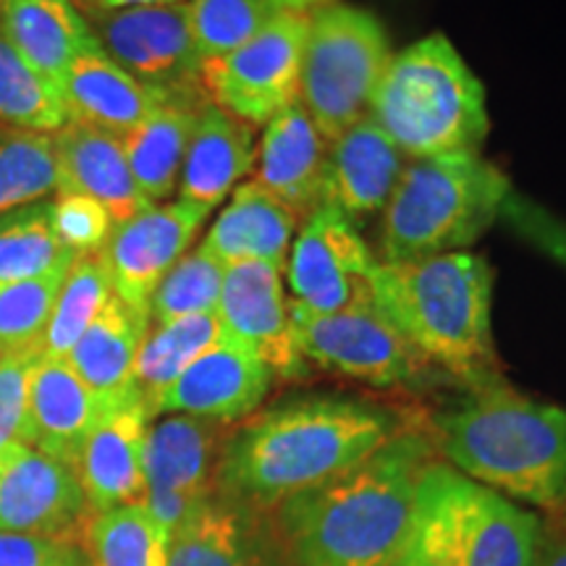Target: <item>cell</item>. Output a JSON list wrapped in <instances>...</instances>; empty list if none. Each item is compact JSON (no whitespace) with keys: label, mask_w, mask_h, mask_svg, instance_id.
<instances>
[{"label":"cell","mask_w":566,"mask_h":566,"mask_svg":"<svg viewBox=\"0 0 566 566\" xmlns=\"http://www.w3.org/2000/svg\"><path fill=\"white\" fill-rule=\"evenodd\" d=\"M113 407L84 386L66 359L40 357L30 384L32 446L59 462L76 467L80 451Z\"/></svg>","instance_id":"obj_24"},{"label":"cell","mask_w":566,"mask_h":566,"mask_svg":"<svg viewBox=\"0 0 566 566\" xmlns=\"http://www.w3.org/2000/svg\"><path fill=\"white\" fill-rule=\"evenodd\" d=\"M436 457L543 516L566 514V407L501 378L467 388L428 428Z\"/></svg>","instance_id":"obj_3"},{"label":"cell","mask_w":566,"mask_h":566,"mask_svg":"<svg viewBox=\"0 0 566 566\" xmlns=\"http://www.w3.org/2000/svg\"><path fill=\"white\" fill-rule=\"evenodd\" d=\"M263 129L252 181L304 221L323 205L325 158L331 142L300 103L273 116Z\"/></svg>","instance_id":"obj_21"},{"label":"cell","mask_w":566,"mask_h":566,"mask_svg":"<svg viewBox=\"0 0 566 566\" xmlns=\"http://www.w3.org/2000/svg\"><path fill=\"white\" fill-rule=\"evenodd\" d=\"M281 9L289 11V13H302V17H310V13H315L317 9H323V6L334 3V0H279Z\"/></svg>","instance_id":"obj_46"},{"label":"cell","mask_w":566,"mask_h":566,"mask_svg":"<svg viewBox=\"0 0 566 566\" xmlns=\"http://www.w3.org/2000/svg\"><path fill=\"white\" fill-rule=\"evenodd\" d=\"M59 187L53 134H0V216L51 200Z\"/></svg>","instance_id":"obj_35"},{"label":"cell","mask_w":566,"mask_h":566,"mask_svg":"<svg viewBox=\"0 0 566 566\" xmlns=\"http://www.w3.org/2000/svg\"><path fill=\"white\" fill-rule=\"evenodd\" d=\"M273 384L275 375L263 359L221 338L155 399L150 412L189 415L233 428L263 407Z\"/></svg>","instance_id":"obj_17"},{"label":"cell","mask_w":566,"mask_h":566,"mask_svg":"<svg viewBox=\"0 0 566 566\" xmlns=\"http://www.w3.org/2000/svg\"><path fill=\"white\" fill-rule=\"evenodd\" d=\"M63 275L66 273L0 283V357L42 352V336L51 323Z\"/></svg>","instance_id":"obj_38"},{"label":"cell","mask_w":566,"mask_h":566,"mask_svg":"<svg viewBox=\"0 0 566 566\" xmlns=\"http://www.w3.org/2000/svg\"><path fill=\"white\" fill-rule=\"evenodd\" d=\"M82 13L103 53L134 80L166 97L205 95L202 59L197 55L184 0L113 11L82 9Z\"/></svg>","instance_id":"obj_10"},{"label":"cell","mask_w":566,"mask_h":566,"mask_svg":"<svg viewBox=\"0 0 566 566\" xmlns=\"http://www.w3.org/2000/svg\"><path fill=\"white\" fill-rule=\"evenodd\" d=\"M216 315L223 338L263 359L275 380H300L307 373L310 365L296 349L292 300L279 268L268 263L226 268Z\"/></svg>","instance_id":"obj_16"},{"label":"cell","mask_w":566,"mask_h":566,"mask_svg":"<svg viewBox=\"0 0 566 566\" xmlns=\"http://www.w3.org/2000/svg\"><path fill=\"white\" fill-rule=\"evenodd\" d=\"M42 352H19L0 357V459L13 446H32L30 384Z\"/></svg>","instance_id":"obj_40"},{"label":"cell","mask_w":566,"mask_h":566,"mask_svg":"<svg viewBox=\"0 0 566 566\" xmlns=\"http://www.w3.org/2000/svg\"><path fill=\"white\" fill-rule=\"evenodd\" d=\"M436 459L428 430L407 424L344 475L275 506L286 566H391L412 535L417 488Z\"/></svg>","instance_id":"obj_2"},{"label":"cell","mask_w":566,"mask_h":566,"mask_svg":"<svg viewBox=\"0 0 566 566\" xmlns=\"http://www.w3.org/2000/svg\"><path fill=\"white\" fill-rule=\"evenodd\" d=\"M150 422L145 399L134 396L92 428L74 467L92 514L145 504V441Z\"/></svg>","instance_id":"obj_18"},{"label":"cell","mask_w":566,"mask_h":566,"mask_svg":"<svg viewBox=\"0 0 566 566\" xmlns=\"http://www.w3.org/2000/svg\"><path fill=\"white\" fill-rule=\"evenodd\" d=\"M223 275L226 265L221 260L212 258L202 247L189 250L155 286L150 304H147L153 325L216 313Z\"/></svg>","instance_id":"obj_37"},{"label":"cell","mask_w":566,"mask_h":566,"mask_svg":"<svg viewBox=\"0 0 566 566\" xmlns=\"http://www.w3.org/2000/svg\"><path fill=\"white\" fill-rule=\"evenodd\" d=\"M292 323L304 363L365 386L409 388L433 370L373 300L325 315L292 304Z\"/></svg>","instance_id":"obj_9"},{"label":"cell","mask_w":566,"mask_h":566,"mask_svg":"<svg viewBox=\"0 0 566 566\" xmlns=\"http://www.w3.org/2000/svg\"><path fill=\"white\" fill-rule=\"evenodd\" d=\"M69 122L95 126L124 139L166 101L158 90L147 87L113 63L103 48L71 63L61 82Z\"/></svg>","instance_id":"obj_26"},{"label":"cell","mask_w":566,"mask_h":566,"mask_svg":"<svg viewBox=\"0 0 566 566\" xmlns=\"http://www.w3.org/2000/svg\"><path fill=\"white\" fill-rule=\"evenodd\" d=\"M92 520L74 467L34 446L0 459V533L80 543Z\"/></svg>","instance_id":"obj_14"},{"label":"cell","mask_w":566,"mask_h":566,"mask_svg":"<svg viewBox=\"0 0 566 566\" xmlns=\"http://www.w3.org/2000/svg\"><path fill=\"white\" fill-rule=\"evenodd\" d=\"M82 9H132V6H158V3H181V0H76Z\"/></svg>","instance_id":"obj_45"},{"label":"cell","mask_w":566,"mask_h":566,"mask_svg":"<svg viewBox=\"0 0 566 566\" xmlns=\"http://www.w3.org/2000/svg\"><path fill=\"white\" fill-rule=\"evenodd\" d=\"M66 124L59 84L32 69L0 32V129L55 134Z\"/></svg>","instance_id":"obj_32"},{"label":"cell","mask_w":566,"mask_h":566,"mask_svg":"<svg viewBox=\"0 0 566 566\" xmlns=\"http://www.w3.org/2000/svg\"><path fill=\"white\" fill-rule=\"evenodd\" d=\"M48 208H51L53 233L74 258L97 254L108 242L113 218L92 197L80 192H55L48 200Z\"/></svg>","instance_id":"obj_39"},{"label":"cell","mask_w":566,"mask_h":566,"mask_svg":"<svg viewBox=\"0 0 566 566\" xmlns=\"http://www.w3.org/2000/svg\"><path fill=\"white\" fill-rule=\"evenodd\" d=\"M221 338L223 328L216 313L150 325L134 365V386L147 409H153L155 399Z\"/></svg>","instance_id":"obj_30"},{"label":"cell","mask_w":566,"mask_h":566,"mask_svg":"<svg viewBox=\"0 0 566 566\" xmlns=\"http://www.w3.org/2000/svg\"><path fill=\"white\" fill-rule=\"evenodd\" d=\"M300 218L258 181H242L231 192V202L221 210L200 247L221 263H268L283 271L289 250L300 231Z\"/></svg>","instance_id":"obj_25"},{"label":"cell","mask_w":566,"mask_h":566,"mask_svg":"<svg viewBox=\"0 0 566 566\" xmlns=\"http://www.w3.org/2000/svg\"><path fill=\"white\" fill-rule=\"evenodd\" d=\"M0 32L59 87L71 63L101 48L76 0H0Z\"/></svg>","instance_id":"obj_28"},{"label":"cell","mask_w":566,"mask_h":566,"mask_svg":"<svg viewBox=\"0 0 566 566\" xmlns=\"http://www.w3.org/2000/svg\"><path fill=\"white\" fill-rule=\"evenodd\" d=\"M208 97H166L137 129L122 139L139 192L150 205H160L179 189V176L192 137L197 113Z\"/></svg>","instance_id":"obj_29"},{"label":"cell","mask_w":566,"mask_h":566,"mask_svg":"<svg viewBox=\"0 0 566 566\" xmlns=\"http://www.w3.org/2000/svg\"><path fill=\"white\" fill-rule=\"evenodd\" d=\"M150 325L147 310L134 307L113 294L103 313L69 352L66 363L92 394L108 405H124L139 396L134 386V365Z\"/></svg>","instance_id":"obj_27"},{"label":"cell","mask_w":566,"mask_h":566,"mask_svg":"<svg viewBox=\"0 0 566 566\" xmlns=\"http://www.w3.org/2000/svg\"><path fill=\"white\" fill-rule=\"evenodd\" d=\"M208 208L179 200L150 205L129 221L113 226L101 250L118 300L150 313V296L171 268L179 263L210 218Z\"/></svg>","instance_id":"obj_15"},{"label":"cell","mask_w":566,"mask_h":566,"mask_svg":"<svg viewBox=\"0 0 566 566\" xmlns=\"http://www.w3.org/2000/svg\"><path fill=\"white\" fill-rule=\"evenodd\" d=\"M59 192H80L111 212L113 226L129 221L150 202L139 192L122 139L95 126L69 122L53 134Z\"/></svg>","instance_id":"obj_23"},{"label":"cell","mask_w":566,"mask_h":566,"mask_svg":"<svg viewBox=\"0 0 566 566\" xmlns=\"http://www.w3.org/2000/svg\"><path fill=\"white\" fill-rule=\"evenodd\" d=\"M90 566H168L171 533L145 504L92 514L82 537Z\"/></svg>","instance_id":"obj_31"},{"label":"cell","mask_w":566,"mask_h":566,"mask_svg":"<svg viewBox=\"0 0 566 566\" xmlns=\"http://www.w3.org/2000/svg\"><path fill=\"white\" fill-rule=\"evenodd\" d=\"M378 258L363 233L338 212L321 208L296 231L283 273L289 300L307 313H342L373 300V271Z\"/></svg>","instance_id":"obj_12"},{"label":"cell","mask_w":566,"mask_h":566,"mask_svg":"<svg viewBox=\"0 0 566 566\" xmlns=\"http://www.w3.org/2000/svg\"><path fill=\"white\" fill-rule=\"evenodd\" d=\"M3 132H6V129H0V134H3Z\"/></svg>","instance_id":"obj_47"},{"label":"cell","mask_w":566,"mask_h":566,"mask_svg":"<svg viewBox=\"0 0 566 566\" xmlns=\"http://www.w3.org/2000/svg\"><path fill=\"white\" fill-rule=\"evenodd\" d=\"M113 283L105 271V263L97 254L74 258V263L63 275V283L55 296L51 323L42 336V357L66 359L84 331L95 323L105 304L113 300Z\"/></svg>","instance_id":"obj_33"},{"label":"cell","mask_w":566,"mask_h":566,"mask_svg":"<svg viewBox=\"0 0 566 566\" xmlns=\"http://www.w3.org/2000/svg\"><path fill=\"white\" fill-rule=\"evenodd\" d=\"M391 566H433V564H430L428 554H424L422 543L417 541V535H415V525H412V535H409V541H407L405 551H401L399 558H396V562H394Z\"/></svg>","instance_id":"obj_44"},{"label":"cell","mask_w":566,"mask_h":566,"mask_svg":"<svg viewBox=\"0 0 566 566\" xmlns=\"http://www.w3.org/2000/svg\"><path fill=\"white\" fill-rule=\"evenodd\" d=\"M367 118L407 160L480 153L491 132L483 84L446 34H428L391 55Z\"/></svg>","instance_id":"obj_6"},{"label":"cell","mask_w":566,"mask_h":566,"mask_svg":"<svg viewBox=\"0 0 566 566\" xmlns=\"http://www.w3.org/2000/svg\"><path fill=\"white\" fill-rule=\"evenodd\" d=\"M535 566H566V514L546 516V537Z\"/></svg>","instance_id":"obj_43"},{"label":"cell","mask_w":566,"mask_h":566,"mask_svg":"<svg viewBox=\"0 0 566 566\" xmlns=\"http://www.w3.org/2000/svg\"><path fill=\"white\" fill-rule=\"evenodd\" d=\"M512 181L480 153L407 160L380 212L378 263H412L470 252L504 216Z\"/></svg>","instance_id":"obj_5"},{"label":"cell","mask_w":566,"mask_h":566,"mask_svg":"<svg viewBox=\"0 0 566 566\" xmlns=\"http://www.w3.org/2000/svg\"><path fill=\"white\" fill-rule=\"evenodd\" d=\"M373 304L433 370L464 388L501 378L493 346V271L480 254L378 263Z\"/></svg>","instance_id":"obj_4"},{"label":"cell","mask_w":566,"mask_h":566,"mask_svg":"<svg viewBox=\"0 0 566 566\" xmlns=\"http://www.w3.org/2000/svg\"><path fill=\"white\" fill-rule=\"evenodd\" d=\"M258 160V129L216 103H205L189 137L179 176V200L218 208Z\"/></svg>","instance_id":"obj_22"},{"label":"cell","mask_w":566,"mask_h":566,"mask_svg":"<svg viewBox=\"0 0 566 566\" xmlns=\"http://www.w3.org/2000/svg\"><path fill=\"white\" fill-rule=\"evenodd\" d=\"M184 3L202 66L242 48L283 13L279 0H184Z\"/></svg>","instance_id":"obj_36"},{"label":"cell","mask_w":566,"mask_h":566,"mask_svg":"<svg viewBox=\"0 0 566 566\" xmlns=\"http://www.w3.org/2000/svg\"><path fill=\"white\" fill-rule=\"evenodd\" d=\"M0 566H90L80 543L0 533Z\"/></svg>","instance_id":"obj_42"},{"label":"cell","mask_w":566,"mask_h":566,"mask_svg":"<svg viewBox=\"0 0 566 566\" xmlns=\"http://www.w3.org/2000/svg\"><path fill=\"white\" fill-rule=\"evenodd\" d=\"M501 218H506L530 244H535L537 250L546 252L551 260L566 268V223L562 218H556L543 205L525 200L520 195L509 197Z\"/></svg>","instance_id":"obj_41"},{"label":"cell","mask_w":566,"mask_h":566,"mask_svg":"<svg viewBox=\"0 0 566 566\" xmlns=\"http://www.w3.org/2000/svg\"><path fill=\"white\" fill-rule=\"evenodd\" d=\"M74 254L59 242L45 202L0 216V283L66 273Z\"/></svg>","instance_id":"obj_34"},{"label":"cell","mask_w":566,"mask_h":566,"mask_svg":"<svg viewBox=\"0 0 566 566\" xmlns=\"http://www.w3.org/2000/svg\"><path fill=\"white\" fill-rule=\"evenodd\" d=\"M304 34L307 17L283 11L242 48L205 63L202 90L208 101L254 129L300 103Z\"/></svg>","instance_id":"obj_11"},{"label":"cell","mask_w":566,"mask_h":566,"mask_svg":"<svg viewBox=\"0 0 566 566\" xmlns=\"http://www.w3.org/2000/svg\"><path fill=\"white\" fill-rule=\"evenodd\" d=\"M415 535L433 566H535L546 516L436 459L417 488Z\"/></svg>","instance_id":"obj_7"},{"label":"cell","mask_w":566,"mask_h":566,"mask_svg":"<svg viewBox=\"0 0 566 566\" xmlns=\"http://www.w3.org/2000/svg\"><path fill=\"white\" fill-rule=\"evenodd\" d=\"M231 424L189 415L153 417L145 441V506L168 533L216 495Z\"/></svg>","instance_id":"obj_13"},{"label":"cell","mask_w":566,"mask_h":566,"mask_svg":"<svg viewBox=\"0 0 566 566\" xmlns=\"http://www.w3.org/2000/svg\"><path fill=\"white\" fill-rule=\"evenodd\" d=\"M384 21L363 6H323L307 17L300 105L328 142L370 116V105L391 63Z\"/></svg>","instance_id":"obj_8"},{"label":"cell","mask_w":566,"mask_h":566,"mask_svg":"<svg viewBox=\"0 0 566 566\" xmlns=\"http://www.w3.org/2000/svg\"><path fill=\"white\" fill-rule=\"evenodd\" d=\"M168 566H286L271 514L212 495L171 533Z\"/></svg>","instance_id":"obj_20"},{"label":"cell","mask_w":566,"mask_h":566,"mask_svg":"<svg viewBox=\"0 0 566 566\" xmlns=\"http://www.w3.org/2000/svg\"><path fill=\"white\" fill-rule=\"evenodd\" d=\"M407 428L378 401L302 394L231 428L216 472V493L271 514L283 501L344 475Z\"/></svg>","instance_id":"obj_1"},{"label":"cell","mask_w":566,"mask_h":566,"mask_svg":"<svg viewBox=\"0 0 566 566\" xmlns=\"http://www.w3.org/2000/svg\"><path fill=\"white\" fill-rule=\"evenodd\" d=\"M407 155L373 118H363L328 145L323 179V205L359 226L380 216L391 200Z\"/></svg>","instance_id":"obj_19"}]
</instances>
